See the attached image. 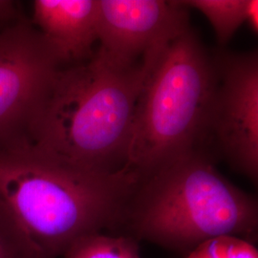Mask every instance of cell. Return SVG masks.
Here are the masks:
<instances>
[{
    "instance_id": "11",
    "label": "cell",
    "mask_w": 258,
    "mask_h": 258,
    "mask_svg": "<svg viewBox=\"0 0 258 258\" xmlns=\"http://www.w3.org/2000/svg\"><path fill=\"white\" fill-rule=\"evenodd\" d=\"M0 258H43L27 234L1 207Z\"/></svg>"
},
{
    "instance_id": "15",
    "label": "cell",
    "mask_w": 258,
    "mask_h": 258,
    "mask_svg": "<svg viewBox=\"0 0 258 258\" xmlns=\"http://www.w3.org/2000/svg\"><path fill=\"white\" fill-rule=\"evenodd\" d=\"M2 28H4V27H0V30H1V29H2Z\"/></svg>"
},
{
    "instance_id": "2",
    "label": "cell",
    "mask_w": 258,
    "mask_h": 258,
    "mask_svg": "<svg viewBox=\"0 0 258 258\" xmlns=\"http://www.w3.org/2000/svg\"><path fill=\"white\" fill-rule=\"evenodd\" d=\"M138 180L127 168L93 170L26 145L0 148V207L43 258L62 257L77 240L119 228Z\"/></svg>"
},
{
    "instance_id": "14",
    "label": "cell",
    "mask_w": 258,
    "mask_h": 258,
    "mask_svg": "<svg viewBox=\"0 0 258 258\" xmlns=\"http://www.w3.org/2000/svg\"><path fill=\"white\" fill-rule=\"evenodd\" d=\"M245 22L248 24L249 29L254 35L258 32V1L248 0L246 9V19Z\"/></svg>"
},
{
    "instance_id": "9",
    "label": "cell",
    "mask_w": 258,
    "mask_h": 258,
    "mask_svg": "<svg viewBox=\"0 0 258 258\" xmlns=\"http://www.w3.org/2000/svg\"><path fill=\"white\" fill-rule=\"evenodd\" d=\"M188 9L202 13L214 30L217 41L225 45L245 22L248 0H183Z\"/></svg>"
},
{
    "instance_id": "8",
    "label": "cell",
    "mask_w": 258,
    "mask_h": 258,
    "mask_svg": "<svg viewBox=\"0 0 258 258\" xmlns=\"http://www.w3.org/2000/svg\"><path fill=\"white\" fill-rule=\"evenodd\" d=\"M31 22L59 69L83 64L95 55L98 0H36Z\"/></svg>"
},
{
    "instance_id": "7",
    "label": "cell",
    "mask_w": 258,
    "mask_h": 258,
    "mask_svg": "<svg viewBox=\"0 0 258 258\" xmlns=\"http://www.w3.org/2000/svg\"><path fill=\"white\" fill-rule=\"evenodd\" d=\"M188 10L177 0H98L95 54L115 68L133 66L189 27Z\"/></svg>"
},
{
    "instance_id": "12",
    "label": "cell",
    "mask_w": 258,
    "mask_h": 258,
    "mask_svg": "<svg viewBox=\"0 0 258 258\" xmlns=\"http://www.w3.org/2000/svg\"><path fill=\"white\" fill-rule=\"evenodd\" d=\"M185 258H258V250L247 240L220 236L200 244Z\"/></svg>"
},
{
    "instance_id": "3",
    "label": "cell",
    "mask_w": 258,
    "mask_h": 258,
    "mask_svg": "<svg viewBox=\"0 0 258 258\" xmlns=\"http://www.w3.org/2000/svg\"><path fill=\"white\" fill-rule=\"evenodd\" d=\"M120 227L137 241L184 256L220 236L254 244L257 201L222 175L200 149L139 178Z\"/></svg>"
},
{
    "instance_id": "13",
    "label": "cell",
    "mask_w": 258,
    "mask_h": 258,
    "mask_svg": "<svg viewBox=\"0 0 258 258\" xmlns=\"http://www.w3.org/2000/svg\"><path fill=\"white\" fill-rule=\"evenodd\" d=\"M22 19L15 1L0 0V27H6Z\"/></svg>"
},
{
    "instance_id": "6",
    "label": "cell",
    "mask_w": 258,
    "mask_h": 258,
    "mask_svg": "<svg viewBox=\"0 0 258 258\" xmlns=\"http://www.w3.org/2000/svg\"><path fill=\"white\" fill-rule=\"evenodd\" d=\"M59 69L31 20L0 30V148L21 146L29 120Z\"/></svg>"
},
{
    "instance_id": "10",
    "label": "cell",
    "mask_w": 258,
    "mask_h": 258,
    "mask_svg": "<svg viewBox=\"0 0 258 258\" xmlns=\"http://www.w3.org/2000/svg\"><path fill=\"white\" fill-rule=\"evenodd\" d=\"M63 258H142L138 241L128 235L94 233L77 240Z\"/></svg>"
},
{
    "instance_id": "5",
    "label": "cell",
    "mask_w": 258,
    "mask_h": 258,
    "mask_svg": "<svg viewBox=\"0 0 258 258\" xmlns=\"http://www.w3.org/2000/svg\"><path fill=\"white\" fill-rule=\"evenodd\" d=\"M217 88L209 134L228 163L253 183L258 179V55L220 51L213 57Z\"/></svg>"
},
{
    "instance_id": "1",
    "label": "cell",
    "mask_w": 258,
    "mask_h": 258,
    "mask_svg": "<svg viewBox=\"0 0 258 258\" xmlns=\"http://www.w3.org/2000/svg\"><path fill=\"white\" fill-rule=\"evenodd\" d=\"M164 47L123 69L96 54L85 63L58 69L29 120L21 146L93 170L129 169L136 105Z\"/></svg>"
},
{
    "instance_id": "4",
    "label": "cell",
    "mask_w": 258,
    "mask_h": 258,
    "mask_svg": "<svg viewBox=\"0 0 258 258\" xmlns=\"http://www.w3.org/2000/svg\"><path fill=\"white\" fill-rule=\"evenodd\" d=\"M217 88L213 58L191 27L164 47L139 97L127 167L139 178L195 150L209 134Z\"/></svg>"
}]
</instances>
